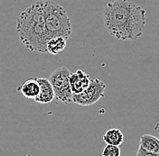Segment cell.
<instances>
[{"label":"cell","instance_id":"cell-1","mask_svg":"<svg viewBox=\"0 0 159 156\" xmlns=\"http://www.w3.org/2000/svg\"><path fill=\"white\" fill-rule=\"evenodd\" d=\"M103 22L109 33L121 41H135L146 29V10L131 0L109 2L103 9Z\"/></svg>","mask_w":159,"mask_h":156},{"label":"cell","instance_id":"cell-2","mask_svg":"<svg viewBox=\"0 0 159 156\" xmlns=\"http://www.w3.org/2000/svg\"><path fill=\"white\" fill-rule=\"evenodd\" d=\"M16 33L22 43L31 51L47 53L48 35L43 15V1H36L18 16Z\"/></svg>","mask_w":159,"mask_h":156},{"label":"cell","instance_id":"cell-3","mask_svg":"<svg viewBox=\"0 0 159 156\" xmlns=\"http://www.w3.org/2000/svg\"><path fill=\"white\" fill-rule=\"evenodd\" d=\"M43 15L48 38L63 37L69 39L72 31L69 16L61 6L54 1H43Z\"/></svg>","mask_w":159,"mask_h":156},{"label":"cell","instance_id":"cell-4","mask_svg":"<svg viewBox=\"0 0 159 156\" xmlns=\"http://www.w3.org/2000/svg\"><path fill=\"white\" fill-rule=\"evenodd\" d=\"M70 73L69 69L61 67L53 70L48 78L53 88L56 100L64 104L72 102V92L69 81Z\"/></svg>","mask_w":159,"mask_h":156},{"label":"cell","instance_id":"cell-5","mask_svg":"<svg viewBox=\"0 0 159 156\" xmlns=\"http://www.w3.org/2000/svg\"><path fill=\"white\" fill-rule=\"evenodd\" d=\"M106 84L99 78L90 79L88 88L80 94L72 95V102L80 106H91L98 102L100 98H104Z\"/></svg>","mask_w":159,"mask_h":156},{"label":"cell","instance_id":"cell-6","mask_svg":"<svg viewBox=\"0 0 159 156\" xmlns=\"http://www.w3.org/2000/svg\"><path fill=\"white\" fill-rule=\"evenodd\" d=\"M70 87L71 89L72 95L80 94L88 88L90 78L82 69H78L70 75Z\"/></svg>","mask_w":159,"mask_h":156},{"label":"cell","instance_id":"cell-7","mask_svg":"<svg viewBox=\"0 0 159 156\" xmlns=\"http://www.w3.org/2000/svg\"><path fill=\"white\" fill-rule=\"evenodd\" d=\"M36 79L39 83L40 92L38 96L34 98V101L40 104H49L55 98L52 84L48 78H37Z\"/></svg>","mask_w":159,"mask_h":156},{"label":"cell","instance_id":"cell-8","mask_svg":"<svg viewBox=\"0 0 159 156\" xmlns=\"http://www.w3.org/2000/svg\"><path fill=\"white\" fill-rule=\"evenodd\" d=\"M17 91L21 92L25 98L34 100L40 92L39 83L36 78H30L20 85L17 88Z\"/></svg>","mask_w":159,"mask_h":156},{"label":"cell","instance_id":"cell-9","mask_svg":"<svg viewBox=\"0 0 159 156\" xmlns=\"http://www.w3.org/2000/svg\"><path fill=\"white\" fill-rule=\"evenodd\" d=\"M139 146L148 152L159 154V139L152 135H143L140 136Z\"/></svg>","mask_w":159,"mask_h":156},{"label":"cell","instance_id":"cell-10","mask_svg":"<svg viewBox=\"0 0 159 156\" xmlns=\"http://www.w3.org/2000/svg\"><path fill=\"white\" fill-rule=\"evenodd\" d=\"M68 40L63 37H53L50 38L46 43V51L47 53L56 55L62 51L67 46Z\"/></svg>","mask_w":159,"mask_h":156},{"label":"cell","instance_id":"cell-11","mask_svg":"<svg viewBox=\"0 0 159 156\" xmlns=\"http://www.w3.org/2000/svg\"><path fill=\"white\" fill-rule=\"evenodd\" d=\"M103 141L106 145H117L119 146L124 141V135L120 129L118 128H111L109 129L103 136Z\"/></svg>","mask_w":159,"mask_h":156},{"label":"cell","instance_id":"cell-12","mask_svg":"<svg viewBox=\"0 0 159 156\" xmlns=\"http://www.w3.org/2000/svg\"><path fill=\"white\" fill-rule=\"evenodd\" d=\"M121 151L119 146L107 145L102 151V156H120Z\"/></svg>","mask_w":159,"mask_h":156},{"label":"cell","instance_id":"cell-13","mask_svg":"<svg viewBox=\"0 0 159 156\" xmlns=\"http://www.w3.org/2000/svg\"><path fill=\"white\" fill-rule=\"evenodd\" d=\"M136 156H159V154H155V153L148 152V151L144 150L143 148H141V147L139 146Z\"/></svg>","mask_w":159,"mask_h":156}]
</instances>
